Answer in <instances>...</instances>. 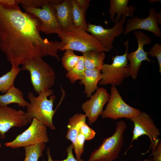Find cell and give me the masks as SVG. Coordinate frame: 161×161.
Returning <instances> with one entry per match:
<instances>
[{
	"label": "cell",
	"mask_w": 161,
	"mask_h": 161,
	"mask_svg": "<svg viewBox=\"0 0 161 161\" xmlns=\"http://www.w3.org/2000/svg\"><path fill=\"white\" fill-rule=\"evenodd\" d=\"M16 0L7 5L0 4V49L12 66L17 67L35 56L49 55L60 60L61 41H49L40 34V20L23 12Z\"/></svg>",
	"instance_id": "obj_1"
},
{
	"label": "cell",
	"mask_w": 161,
	"mask_h": 161,
	"mask_svg": "<svg viewBox=\"0 0 161 161\" xmlns=\"http://www.w3.org/2000/svg\"><path fill=\"white\" fill-rule=\"evenodd\" d=\"M53 92L51 89H46L39 94L37 97L34 96L32 92H29L27 97L30 103L27 106V112L25 113L29 123H31L33 118H35L51 129H55L52 118L58 108L57 107L55 110L53 109L56 96L53 95L50 97L49 99H48Z\"/></svg>",
	"instance_id": "obj_2"
},
{
	"label": "cell",
	"mask_w": 161,
	"mask_h": 161,
	"mask_svg": "<svg viewBox=\"0 0 161 161\" xmlns=\"http://www.w3.org/2000/svg\"><path fill=\"white\" fill-rule=\"evenodd\" d=\"M58 35L64 45L61 51L70 49L82 53L90 51H108L93 36L81 28L74 27Z\"/></svg>",
	"instance_id": "obj_3"
},
{
	"label": "cell",
	"mask_w": 161,
	"mask_h": 161,
	"mask_svg": "<svg viewBox=\"0 0 161 161\" xmlns=\"http://www.w3.org/2000/svg\"><path fill=\"white\" fill-rule=\"evenodd\" d=\"M22 65L21 69L29 72L32 85L38 94L45 90L50 89L55 83V71L42 58L34 57Z\"/></svg>",
	"instance_id": "obj_4"
},
{
	"label": "cell",
	"mask_w": 161,
	"mask_h": 161,
	"mask_svg": "<svg viewBox=\"0 0 161 161\" xmlns=\"http://www.w3.org/2000/svg\"><path fill=\"white\" fill-rule=\"evenodd\" d=\"M127 126L123 120L117 123L115 131L104 139L102 144L90 155L88 161H114L119 155L123 144V134Z\"/></svg>",
	"instance_id": "obj_5"
},
{
	"label": "cell",
	"mask_w": 161,
	"mask_h": 161,
	"mask_svg": "<svg viewBox=\"0 0 161 161\" xmlns=\"http://www.w3.org/2000/svg\"><path fill=\"white\" fill-rule=\"evenodd\" d=\"M129 42L128 39L123 42L126 47L124 53L112 57V62L111 64H104L100 70L101 78L99 85L104 86L110 84L118 86L122 84L126 78L130 76L127 58Z\"/></svg>",
	"instance_id": "obj_6"
},
{
	"label": "cell",
	"mask_w": 161,
	"mask_h": 161,
	"mask_svg": "<svg viewBox=\"0 0 161 161\" xmlns=\"http://www.w3.org/2000/svg\"><path fill=\"white\" fill-rule=\"evenodd\" d=\"M46 126L36 118H33L29 127L15 139L5 143L6 147L15 148L26 147L41 143H47L49 140Z\"/></svg>",
	"instance_id": "obj_7"
},
{
	"label": "cell",
	"mask_w": 161,
	"mask_h": 161,
	"mask_svg": "<svg viewBox=\"0 0 161 161\" xmlns=\"http://www.w3.org/2000/svg\"><path fill=\"white\" fill-rule=\"evenodd\" d=\"M110 95L107 104L101 114L102 118L113 120L122 118L130 119L141 112L125 103L116 86L112 85Z\"/></svg>",
	"instance_id": "obj_8"
},
{
	"label": "cell",
	"mask_w": 161,
	"mask_h": 161,
	"mask_svg": "<svg viewBox=\"0 0 161 161\" xmlns=\"http://www.w3.org/2000/svg\"><path fill=\"white\" fill-rule=\"evenodd\" d=\"M26 13L38 18L41 22L40 32L46 34H59L63 31L59 25L56 16V10L53 5L48 3L41 8L22 6Z\"/></svg>",
	"instance_id": "obj_9"
},
{
	"label": "cell",
	"mask_w": 161,
	"mask_h": 161,
	"mask_svg": "<svg viewBox=\"0 0 161 161\" xmlns=\"http://www.w3.org/2000/svg\"><path fill=\"white\" fill-rule=\"evenodd\" d=\"M134 124L133 136L130 146L134 140L143 135L148 137L151 141L148 151L154 149L156 144L160 141L158 139L160 135V130L154 124L153 119L148 113L141 112L136 116L130 119Z\"/></svg>",
	"instance_id": "obj_10"
},
{
	"label": "cell",
	"mask_w": 161,
	"mask_h": 161,
	"mask_svg": "<svg viewBox=\"0 0 161 161\" xmlns=\"http://www.w3.org/2000/svg\"><path fill=\"white\" fill-rule=\"evenodd\" d=\"M138 42V48L135 51L128 53L127 58L130 62L129 70L132 79L137 78L142 63L146 61L148 62H154L148 57V52L144 49V46L146 44H149L151 42V38L147 34L140 30H137L134 32Z\"/></svg>",
	"instance_id": "obj_11"
},
{
	"label": "cell",
	"mask_w": 161,
	"mask_h": 161,
	"mask_svg": "<svg viewBox=\"0 0 161 161\" xmlns=\"http://www.w3.org/2000/svg\"><path fill=\"white\" fill-rule=\"evenodd\" d=\"M118 22H115L114 26L110 29H105L100 25L89 23L86 30L90 32L108 51L113 48L114 38L123 32V24L126 21V16H123Z\"/></svg>",
	"instance_id": "obj_12"
},
{
	"label": "cell",
	"mask_w": 161,
	"mask_h": 161,
	"mask_svg": "<svg viewBox=\"0 0 161 161\" xmlns=\"http://www.w3.org/2000/svg\"><path fill=\"white\" fill-rule=\"evenodd\" d=\"M110 96L106 89L98 87L90 98L82 104L81 108L88 117L89 124L95 122L101 115L103 108L108 102Z\"/></svg>",
	"instance_id": "obj_13"
},
{
	"label": "cell",
	"mask_w": 161,
	"mask_h": 161,
	"mask_svg": "<svg viewBox=\"0 0 161 161\" xmlns=\"http://www.w3.org/2000/svg\"><path fill=\"white\" fill-rule=\"evenodd\" d=\"M25 112L7 106L0 107V134L2 139L5 133L13 127H21L29 123Z\"/></svg>",
	"instance_id": "obj_14"
},
{
	"label": "cell",
	"mask_w": 161,
	"mask_h": 161,
	"mask_svg": "<svg viewBox=\"0 0 161 161\" xmlns=\"http://www.w3.org/2000/svg\"><path fill=\"white\" fill-rule=\"evenodd\" d=\"M148 16L145 18L135 16L128 19L123 32L126 35L135 30L149 31L157 37H161V30L158 26L157 13L155 8H151Z\"/></svg>",
	"instance_id": "obj_15"
},
{
	"label": "cell",
	"mask_w": 161,
	"mask_h": 161,
	"mask_svg": "<svg viewBox=\"0 0 161 161\" xmlns=\"http://www.w3.org/2000/svg\"><path fill=\"white\" fill-rule=\"evenodd\" d=\"M52 4L55 9L58 22L63 31H66L74 28L71 0H63L60 4Z\"/></svg>",
	"instance_id": "obj_16"
},
{
	"label": "cell",
	"mask_w": 161,
	"mask_h": 161,
	"mask_svg": "<svg viewBox=\"0 0 161 161\" xmlns=\"http://www.w3.org/2000/svg\"><path fill=\"white\" fill-rule=\"evenodd\" d=\"M129 0H110V6L108 13L109 18L112 22H118L120 20L121 16L134 17V13L136 7L132 5L128 4Z\"/></svg>",
	"instance_id": "obj_17"
},
{
	"label": "cell",
	"mask_w": 161,
	"mask_h": 161,
	"mask_svg": "<svg viewBox=\"0 0 161 161\" xmlns=\"http://www.w3.org/2000/svg\"><path fill=\"white\" fill-rule=\"evenodd\" d=\"M101 78V70L98 69H86L83 75L79 82L84 86V93L86 97H90L92 93L98 88V84Z\"/></svg>",
	"instance_id": "obj_18"
},
{
	"label": "cell",
	"mask_w": 161,
	"mask_h": 161,
	"mask_svg": "<svg viewBox=\"0 0 161 161\" xmlns=\"http://www.w3.org/2000/svg\"><path fill=\"white\" fill-rule=\"evenodd\" d=\"M86 117L85 114L80 113L76 114L69 118L66 137L71 142L74 151L76 148V139L78 131L82 123L86 121Z\"/></svg>",
	"instance_id": "obj_19"
},
{
	"label": "cell",
	"mask_w": 161,
	"mask_h": 161,
	"mask_svg": "<svg viewBox=\"0 0 161 161\" xmlns=\"http://www.w3.org/2000/svg\"><path fill=\"white\" fill-rule=\"evenodd\" d=\"M12 103H17L19 107L27 106L29 103L24 99L23 93L14 86L3 95H0V107L7 106Z\"/></svg>",
	"instance_id": "obj_20"
},
{
	"label": "cell",
	"mask_w": 161,
	"mask_h": 161,
	"mask_svg": "<svg viewBox=\"0 0 161 161\" xmlns=\"http://www.w3.org/2000/svg\"><path fill=\"white\" fill-rule=\"evenodd\" d=\"M83 54L86 69L101 70L106 58L104 52L90 51L83 53Z\"/></svg>",
	"instance_id": "obj_21"
},
{
	"label": "cell",
	"mask_w": 161,
	"mask_h": 161,
	"mask_svg": "<svg viewBox=\"0 0 161 161\" xmlns=\"http://www.w3.org/2000/svg\"><path fill=\"white\" fill-rule=\"evenodd\" d=\"M21 69L12 66L10 70L0 77V92L6 93L13 86L16 78Z\"/></svg>",
	"instance_id": "obj_22"
},
{
	"label": "cell",
	"mask_w": 161,
	"mask_h": 161,
	"mask_svg": "<svg viewBox=\"0 0 161 161\" xmlns=\"http://www.w3.org/2000/svg\"><path fill=\"white\" fill-rule=\"evenodd\" d=\"M72 5V15L75 27H80L86 31L88 24L85 19L86 10L81 8L75 0H71Z\"/></svg>",
	"instance_id": "obj_23"
},
{
	"label": "cell",
	"mask_w": 161,
	"mask_h": 161,
	"mask_svg": "<svg viewBox=\"0 0 161 161\" xmlns=\"http://www.w3.org/2000/svg\"><path fill=\"white\" fill-rule=\"evenodd\" d=\"M46 146L45 143H41L24 147L25 157L23 161H38Z\"/></svg>",
	"instance_id": "obj_24"
},
{
	"label": "cell",
	"mask_w": 161,
	"mask_h": 161,
	"mask_svg": "<svg viewBox=\"0 0 161 161\" xmlns=\"http://www.w3.org/2000/svg\"><path fill=\"white\" fill-rule=\"evenodd\" d=\"M85 69L83 57L82 55L76 65L71 70L67 72L65 76L71 83L73 84L77 80L81 79Z\"/></svg>",
	"instance_id": "obj_25"
},
{
	"label": "cell",
	"mask_w": 161,
	"mask_h": 161,
	"mask_svg": "<svg viewBox=\"0 0 161 161\" xmlns=\"http://www.w3.org/2000/svg\"><path fill=\"white\" fill-rule=\"evenodd\" d=\"M80 57L76 55L73 50L66 49L61 58L63 66L67 72L69 71L76 65Z\"/></svg>",
	"instance_id": "obj_26"
},
{
	"label": "cell",
	"mask_w": 161,
	"mask_h": 161,
	"mask_svg": "<svg viewBox=\"0 0 161 161\" xmlns=\"http://www.w3.org/2000/svg\"><path fill=\"white\" fill-rule=\"evenodd\" d=\"M18 4L22 6L32 7L37 8H41L48 3L53 4L54 0H16Z\"/></svg>",
	"instance_id": "obj_27"
},
{
	"label": "cell",
	"mask_w": 161,
	"mask_h": 161,
	"mask_svg": "<svg viewBox=\"0 0 161 161\" xmlns=\"http://www.w3.org/2000/svg\"><path fill=\"white\" fill-rule=\"evenodd\" d=\"M86 139L84 135L79 131L76 139V147L75 150L76 159L79 160L84 151V143Z\"/></svg>",
	"instance_id": "obj_28"
},
{
	"label": "cell",
	"mask_w": 161,
	"mask_h": 161,
	"mask_svg": "<svg viewBox=\"0 0 161 161\" xmlns=\"http://www.w3.org/2000/svg\"><path fill=\"white\" fill-rule=\"evenodd\" d=\"M148 54L151 57H156L159 67V72L161 74V45L156 43L149 49Z\"/></svg>",
	"instance_id": "obj_29"
},
{
	"label": "cell",
	"mask_w": 161,
	"mask_h": 161,
	"mask_svg": "<svg viewBox=\"0 0 161 161\" xmlns=\"http://www.w3.org/2000/svg\"><path fill=\"white\" fill-rule=\"evenodd\" d=\"M79 131L85 137L86 140H89L95 137L96 132L90 127L86 123L84 122L81 125Z\"/></svg>",
	"instance_id": "obj_30"
},
{
	"label": "cell",
	"mask_w": 161,
	"mask_h": 161,
	"mask_svg": "<svg viewBox=\"0 0 161 161\" xmlns=\"http://www.w3.org/2000/svg\"><path fill=\"white\" fill-rule=\"evenodd\" d=\"M153 159L152 161H161V141L156 145L153 153Z\"/></svg>",
	"instance_id": "obj_31"
},
{
	"label": "cell",
	"mask_w": 161,
	"mask_h": 161,
	"mask_svg": "<svg viewBox=\"0 0 161 161\" xmlns=\"http://www.w3.org/2000/svg\"><path fill=\"white\" fill-rule=\"evenodd\" d=\"M73 146L72 143L66 149V151L67 153V156L66 159L62 160L57 161H84L83 159L77 160L74 157L72 153Z\"/></svg>",
	"instance_id": "obj_32"
},
{
	"label": "cell",
	"mask_w": 161,
	"mask_h": 161,
	"mask_svg": "<svg viewBox=\"0 0 161 161\" xmlns=\"http://www.w3.org/2000/svg\"><path fill=\"white\" fill-rule=\"evenodd\" d=\"M76 1L81 8L87 10L89 5L90 0H75Z\"/></svg>",
	"instance_id": "obj_33"
},
{
	"label": "cell",
	"mask_w": 161,
	"mask_h": 161,
	"mask_svg": "<svg viewBox=\"0 0 161 161\" xmlns=\"http://www.w3.org/2000/svg\"><path fill=\"white\" fill-rule=\"evenodd\" d=\"M47 153L48 157V161H57V160L54 161L52 160L50 154V150L49 147L47 148Z\"/></svg>",
	"instance_id": "obj_34"
},
{
	"label": "cell",
	"mask_w": 161,
	"mask_h": 161,
	"mask_svg": "<svg viewBox=\"0 0 161 161\" xmlns=\"http://www.w3.org/2000/svg\"><path fill=\"white\" fill-rule=\"evenodd\" d=\"M161 11H160L157 13V18L158 20V24L161 25Z\"/></svg>",
	"instance_id": "obj_35"
},
{
	"label": "cell",
	"mask_w": 161,
	"mask_h": 161,
	"mask_svg": "<svg viewBox=\"0 0 161 161\" xmlns=\"http://www.w3.org/2000/svg\"><path fill=\"white\" fill-rule=\"evenodd\" d=\"M151 3H152L154 2H160L161 0H148Z\"/></svg>",
	"instance_id": "obj_36"
},
{
	"label": "cell",
	"mask_w": 161,
	"mask_h": 161,
	"mask_svg": "<svg viewBox=\"0 0 161 161\" xmlns=\"http://www.w3.org/2000/svg\"><path fill=\"white\" fill-rule=\"evenodd\" d=\"M152 159H144L142 161H152Z\"/></svg>",
	"instance_id": "obj_37"
},
{
	"label": "cell",
	"mask_w": 161,
	"mask_h": 161,
	"mask_svg": "<svg viewBox=\"0 0 161 161\" xmlns=\"http://www.w3.org/2000/svg\"><path fill=\"white\" fill-rule=\"evenodd\" d=\"M1 147V143L0 142V148Z\"/></svg>",
	"instance_id": "obj_38"
}]
</instances>
